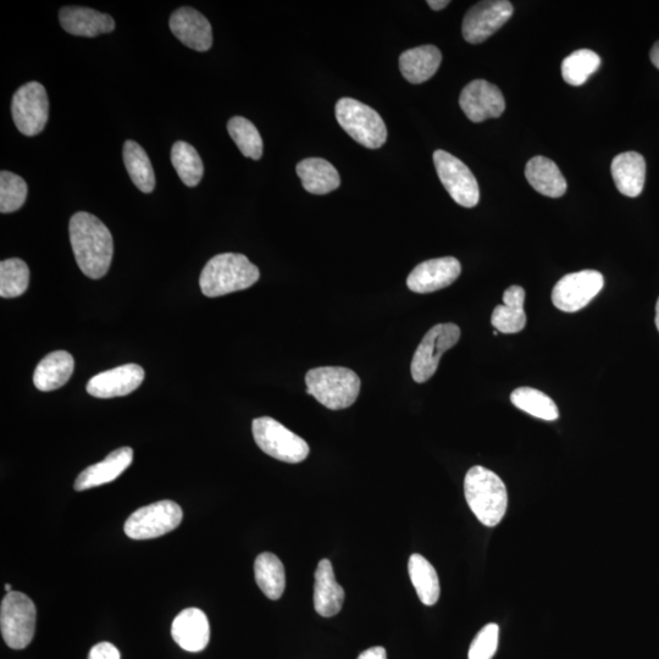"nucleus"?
I'll return each instance as SVG.
<instances>
[{
    "mask_svg": "<svg viewBox=\"0 0 659 659\" xmlns=\"http://www.w3.org/2000/svg\"><path fill=\"white\" fill-rule=\"evenodd\" d=\"M145 380V370L137 364H126L104 371L88 381L87 392L96 398L124 397L136 391Z\"/></svg>",
    "mask_w": 659,
    "mask_h": 659,
    "instance_id": "nucleus-16",
    "label": "nucleus"
},
{
    "mask_svg": "<svg viewBox=\"0 0 659 659\" xmlns=\"http://www.w3.org/2000/svg\"><path fill=\"white\" fill-rule=\"evenodd\" d=\"M259 269L240 253H223L209 260L199 286L204 296L215 298L243 291L256 284Z\"/></svg>",
    "mask_w": 659,
    "mask_h": 659,
    "instance_id": "nucleus-2",
    "label": "nucleus"
},
{
    "mask_svg": "<svg viewBox=\"0 0 659 659\" xmlns=\"http://www.w3.org/2000/svg\"><path fill=\"white\" fill-rule=\"evenodd\" d=\"M74 357L66 351H55L44 357L33 374L38 390L49 392L60 389L74 374Z\"/></svg>",
    "mask_w": 659,
    "mask_h": 659,
    "instance_id": "nucleus-24",
    "label": "nucleus"
},
{
    "mask_svg": "<svg viewBox=\"0 0 659 659\" xmlns=\"http://www.w3.org/2000/svg\"><path fill=\"white\" fill-rule=\"evenodd\" d=\"M257 585L270 600H279L284 595L286 575L284 564L273 553L265 552L254 562Z\"/></svg>",
    "mask_w": 659,
    "mask_h": 659,
    "instance_id": "nucleus-29",
    "label": "nucleus"
},
{
    "mask_svg": "<svg viewBox=\"0 0 659 659\" xmlns=\"http://www.w3.org/2000/svg\"><path fill=\"white\" fill-rule=\"evenodd\" d=\"M171 635L182 650L203 651L210 639V625L206 613L198 608L185 609L175 618Z\"/></svg>",
    "mask_w": 659,
    "mask_h": 659,
    "instance_id": "nucleus-18",
    "label": "nucleus"
},
{
    "mask_svg": "<svg viewBox=\"0 0 659 659\" xmlns=\"http://www.w3.org/2000/svg\"><path fill=\"white\" fill-rule=\"evenodd\" d=\"M30 284V269L24 260L11 258L0 263V296L16 298L24 295Z\"/></svg>",
    "mask_w": 659,
    "mask_h": 659,
    "instance_id": "nucleus-35",
    "label": "nucleus"
},
{
    "mask_svg": "<svg viewBox=\"0 0 659 659\" xmlns=\"http://www.w3.org/2000/svg\"><path fill=\"white\" fill-rule=\"evenodd\" d=\"M603 285L605 278L596 270L568 274L553 287L552 302L562 312H579L601 292Z\"/></svg>",
    "mask_w": 659,
    "mask_h": 659,
    "instance_id": "nucleus-12",
    "label": "nucleus"
},
{
    "mask_svg": "<svg viewBox=\"0 0 659 659\" xmlns=\"http://www.w3.org/2000/svg\"><path fill=\"white\" fill-rule=\"evenodd\" d=\"M124 162L127 173L138 190L151 193L155 188V175L151 159L135 141H126L124 145Z\"/></svg>",
    "mask_w": 659,
    "mask_h": 659,
    "instance_id": "nucleus-30",
    "label": "nucleus"
},
{
    "mask_svg": "<svg viewBox=\"0 0 659 659\" xmlns=\"http://www.w3.org/2000/svg\"><path fill=\"white\" fill-rule=\"evenodd\" d=\"M296 171L304 190L313 195H328L341 185L339 171L325 159H304L297 164Z\"/></svg>",
    "mask_w": 659,
    "mask_h": 659,
    "instance_id": "nucleus-25",
    "label": "nucleus"
},
{
    "mask_svg": "<svg viewBox=\"0 0 659 659\" xmlns=\"http://www.w3.org/2000/svg\"><path fill=\"white\" fill-rule=\"evenodd\" d=\"M0 630L10 649L24 650L36 630V606L29 596L11 591L0 606Z\"/></svg>",
    "mask_w": 659,
    "mask_h": 659,
    "instance_id": "nucleus-6",
    "label": "nucleus"
},
{
    "mask_svg": "<svg viewBox=\"0 0 659 659\" xmlns=\"http://www.w3.org/2000/svg\"><path fill=\"white\" fill-rule=\"evenodd\" d=\"M26 197V181L10 171H2L0 173V212L3 214L18 212L24 206Z\"/></svg>",
    "mask_w": 659,
    "mask_h": 659,
    "instance_id": "nucleus-36",
    "label": "nucleus"
},
{
    "mask_svg": "<svg viewBox=\"0 0 659 659\" xmlns=\"http://www.w3.org/2000/svg\"><path fill=\"white\" fill-rule=\"evenodd\" d=\"M60 25L70 35L97 37L115 30V21L108 14L82 7H65L59 13Z\"/></svg>",
    "mask_w": 659,
    "mask_h": 659,
    "instance_id": "nucleus-20",
    "label": "nucleus"
},
{
    "mask_svg": "<svg viewBox=\"0 0 659 659\" xmlns=\"http://www.w3.org/2000/svg\"><path fill=\"white\" fill-rule=\"evenodd\" d=\"M70 242L76 263L87 278L98 280L108 273L114 254L113 236L94 215L79 212L70 220Z\"/></svg>",
    "mask_w": 659,
    "mask_h": 659,
    "instance_id": "nucleus-1",
    "label": "nucleus"
},
{
    "mask_svg": "<svg viewBox=\"0 0 659 659\" xmlns=\"http://www.w3.org/2000/svg\"><path fill=\"white\" fill-rule=\"evenodd\" d=\"M436 173L453 201L464 208H474L480 201L478 181L462 160L441 151L434 153Z\"/></svg>",
    "mask_w": 659,
    "mask_h": 659,
    "instance_id": "nucleus-11",
    "label": "nucleus"
},
{
    "mask_svg": "<svg viewBox=\"0 0 659 659\" xmlns=\"http://www.w3.org/2000/svg\"><path fill=\"white\" fill-rule=\"evenodd\" d=\"M656 326L659 331V298L657 301V306H656Z\"/></svg>",
    "mask_w": 659,
    "mask_h": 659,
    "instance_id": "nucleus-42",
    "label": "nucleus"
},
{
    "mask_svg": "<svg viewBox=\"0 0 659 659\" xmlns=\"http://www.w3.org/2000/svg\"><path fill=\"white\" fill-rule=\"evenodd\" d=\"M252 431L260 450L278 461L297 464L309 456L308 443L278 420L270 417L254 419Z\"/></svg>",
    "mask_w": 659,
    "mask_h": 659,
    "instance_id": "nucleus-7",
    "label": "nucleus"
},
{
    "mask_svg": "<svg viewBox=\"0 0 659 659\" xmlns=\"http://www.w3.org/2000/svg\"><path fill=\"white\" fill-rule=\"evenodd\" d=\"M358 659H387V653L384 647H371V649L361 653Z\"/></svg>",
    "mask_w": 659,
    "mask_h": 659,
    "instance_id": "nucleus-39",
    "label": "nucleus"
},
{
    "mask_svg": "<svg viewBox=\"0 0 659 659\" xmlns=\"http://www.w3.org/2000/svg\"><path fill=\"white\" fill-rule=\"evenodd\" d=\"M441 62L440 49L426 44L403 52L400 57V70L404 79L413 85H420L437 73Z\"/></svg>",
    "mask_w": 659,
    "mask_h": 659,
    "instance_id": "nucleus-23",
    "label": "nucleus"
},
{
    "mask_svg": "<svg viewBox=\"0 0 659 659\" xmlns=\"http://www.w3.org/2000/svg\"><path fill=\"white\" fill-rule=\"evenodd\" d=\"M601 66V58L590 49H580L569 55L562 63L563 80L570 86H581Z\"/></svg>",
    "mask_w": 659,
    "mask_h": 659,
    "instance_id": "nucleus-33",
    "label": "nucleus"
},
{
    "mask_svg": "<svg viewBox=\"0 0 659 659\" xmlns=\"http://www.w3.org/2000/svg\"><path fill=\"white\" fill-rule=\"evenodd\" d=\"M11 114L22 135L29 137L40 135L49 118L46 88L36 81L25 83L14 93Z\"/></svg>",
    "mask_w": 659,
    "mask_h": 659,
    "instance_id": "nucleus-10",
    "label": "nucleus"
},
{
    "mask_svg": "<svg viewBox=\"0 0 659 659\" xmlns=\"http://www.w3.org/2000/svg\"><path fill=\"white\" fill-rule=\"evenodd\" d=\"M184 518V512L173 501H160L137 509L125 523V534L132 540H151L171 533Z\"/></svg>",
    "mask_w": 659,
    "mask_h": 659,
    "instance_id": "nucleus-8",
    "label": "nucleus"
},
{
    "mask_svg": "<svg viewBox=\"0 0 659 659\" xmlns=\"http://www.w3.org/2000/svg\"><path fill=\"white\" fill-rule=\"evenodd\" d=\"M337 123L359 145L378 149L385 145L387 129L376 110L353 98H342L335 108Z\"/></svg>",
    "mask_w": 659,
    "mask_h": 659,
    "instance_id": "nucleus-5",
    "label": "nucleus"
},
{
    "mask_svg": "<svg viewBox=\"0 0 659 659\" xmlns=\"http://www.w3.org/2000/svg\"><path fill=\"white\" fill-rule=\"evenodd\" d=\"M525 291L523 287L511 286L503 295V304L492 313L491 324L502 334H517L524 330L526 314L524 312Z\"/></svg>",
    "mask_w": 659,
    "mask_h": 659,
    "instance_id": "nucleus-27",
    "label": "nucleus"
},
{
    "mask_svg": "<svg viewBox=\"0 0 659 659\" xmlns=\"http://www.w3.org/2000/svg\"><path fill=\"white\" fill-rule=\"evenodd\" d=\"M494 335H495V336L498 335V331H497V330L494 331Z\"/></svg>",
    "mask_w": 659,
    "mask_h": 659,
    "instance_id": "nucleus-44",
    "label": "nucleus"
},
{
    "mask_svg": "<svg viewBox=\"0 0 659 659\" xmlns=\"http://www.w3.org/2000/svg\"><path fill=\"white\" fill-rule=\"evenodd\" d=\"M614 184L622 195L635 198L641 195L646 180L645 158L638 152L617 155L612 162Z\"/></svg>",
    "mask_w": 659,
    "mask_h": 659,
    "instance_id": "nucleus-22",
    "label": "nucleus"
},
{
    "mask_svg": "<svg viewBox=\"0 0 659 659\" xmlns=\"http://www.w3.org/2000/svg\"><path fill=\"white\" fill-rule=\"evenodd\" d=\"M526 180L546 197L559 198L567 192V181L558 165L546 157L531 158L525 168Z\"/></svg>",
    "mask_w": 659,
    "mask_h": 659,
    "instance_id": "nucleus-26",
    "label": "nucleus"
},
{
    "mask_svg": "<svg viewBox=\"0 0 659 659\" xmlns=\"http://www.w3.org/2000/svg\"><path fill=\"white\" fill-rule=\"evenodd\" d=\"M227 131L240 152L247 158L259 160L263 155V140L256 126L243 116H235L227 123Z\"/></svg>",
    "mask_w": 659,
    "mask_h": 659,
    "instance_id": "nucleus-34",
    "label": "nucleus"
},
{
    "mask_svg": "<svg viewBox=\"0 0 659 659\" xmlns=\"http://www.w3.org/2000/svg\"><path fill=\"white\" fill-rule=\"evenodd\" d=\"M88 659H121L120 652L113 644L101 642L93 646Z\"/></svg>",
    "mask_w": 659,
    "mask_h": 659,
    "instance_id": "nucleus-38",
    "label": "nucleus"
},
{
    "mask_svg": "<svg viewBox=\"0 0 659 659\" xmlns=\"http://www.w3.org/2000/svg\"><path fill=\"white\" fill-rule=\"evenodd\" d=\"M459 105L470 121L479 124L487 119H496L505 113L506 101L494 83L475 80L463 88Z\"/></svg>",
    "mask_w": 659,
    "mask_h": 659,
    "instance_id": "nucleus-14",
    "label": "nucleus"
},
{
    "mask_svg": "<svg viewBox=\"0 0 659 659\" xmlns=\"http://www.w3.org/2000/svg\"><path fill=\"white\" fill-rule=\"evenodd\" d=\"M307 393L331 411L351 407L361 392V379L343 367H320L306 375Z\"/></svg>",
    "mask_w": 659,
    "mask_h": 659,
    "instance_id": "nucleus-4",
    "label": "nucleus"
},
{
    "mask_svg": "<svg viewBox=\"0 0 659 659\" xmlns=\"http://www.w3.org/2000/svg\"><path fill=\"white\" fill-rule=\"evenodd\" d=\"M464 495L475 517L486 526L501 523L507 512V487L500 476L476 465L464 479Z\"/></svg>",
    "mask_w": 659,
    "mask_h": 659,
    "instance_id": "nucleus-3",
    "label": "nucleus"
},
{
    "mask_svg": "<svg viewBox=\"0 0 659 659\" xmlns=\"http://www.w3.org/2000/svg\"><path fill=\"white\" fill-rule=\"evenodd\" d=\"M461 339V329L456 324H439L426 332L414 353L411 371L412 378L418 384L433 378L441 361V357Z\"/></svg>",
    "mask_w": 659,
    "mask_h": 659,
    "instance_id": "nucleus-9",
    "label": "nucleus"
},
{
    "mask_svg": "<svg viewBox=\"0 0 659 659\" xmlns=\"http://www.w3.org/2000/svg\"><path fill=\"white\" fill-rule=\"evenodd\" d=\"M462 265L453 257L425 260L412 270L407 279L408 289L415 293H431L446 289L459 278Z\"/></svg>",
    "mask_w": 659,
    "mask_h": 659,
    "instance_id": "nucleus-15",
    "label": "nucleus"
},
{
    "mask_svg": "<svg viewBox=\"0 0 659 659\" xmlns=\"http://www.w3.org/2000/svg\"><path fill=\"white\" fill-rule=\"evenodd\" d=\"M409 577L420 601L426 606H434L439 601L441 589L439 575L433 564L422 555H412L408 563Z\"/></svg>",
    "mask_w": 659,
    "mask_h": 659,
    "instance_id": "nucleus-28",
    "label": "nucleus"
},
{
    "mask_svg": "<svg viewBox=\"0 0 659 659\" xmlns=\"http://www.w3.org/2000/svg\"><path fill=\"white\" fill-rule=\"evenodd\" d=\"M134 462V451L130 447H121L109 454L103 462L91 465L77 476L76 491H85L93 487L112 483L119 478Z\"/></svg>",
    "mask_w": 659,
    "mask_h": 659,
    "instance_id": "nucleus-19",
    "label": "nucleus"
},
{
    "mask_svg": "<svg viewBox=\"0 0 659 659\" xmlns=\"http://www.w3.org/2000/svg\"><path fill=\"white\" fill-rule=\"evenodd\" d=\"M513 5L507 0H489L474 5L465 14L462 33L470 44L483 43L512 18Z\"/></svg>",
    "mask_w": 659,
    "mask_h": 659,
    "instance_id": "nucleus-13",
    "label": "nucleus"
},
{
    "mask_svg": "<svg viewBox=\"0 0 659 659\" xmlns=\"http://www.w3.org/2000/svg\"><path fill=\"white\" fill-rule=\"evenodd\" d=\"M428 5L431 9L439 11L450 5V2L448 0H429Z\"/></svg>",
    "mask_w": 659,
    "mask_h": 659,
    "instance_id": "nucleus-40",
    "label": "nucleus"
},
{
    "mask_svg": "<svg viewBox=\"0 0 659 659\" xmlns=\"http://www.w3.org/2000/svg\"><path fill=\"white\" fill-rule=\"evenodd\" d=\"M650 58L652 64L655 65L657 69H659V42H657L655 46L652 47Z\"/></svg>",
    "mask_w": 659,
    "mask_h": 659,
    "instance_id": "nucleus-41",
    "label": "nucleus"
},
{
    "mask_svg": "<svg viewBox=\"0 0 659 659\" xmlns=\"http://www.w3.org/2000/svg\"><path fill=\"white\" fill-rule=\"evenodd\" d=\"M5 590H7V592H11L10 584L5 585Z\"/></svg>",
    "mask_w": 659,
    "mask_h": 659,
    "instance_id": "nucleus-43",
    "label": "nucleus"
},
{
    "mask_svg": "<svg viewBox=\"0 0 659 659\" xmlns=\"http://www.w3.org/2000/svg\"><path fill=\"white\" fill-rule=\"evenodd\" d=\"M171 163L177 175L188 187H196L201 182L204 166L196 148L190 143L179 141L171 149Z\"/></svg>",
    "mask_w": 659,
    "mask_h": 659,
    "instance_id": "nucleus-32",
    "label": "nucleus"
},
{
    "mask_svg": "<svg viewBox=\"0 0 659 659\" xmlns=\"http://www.w3.org/2000/svg\"><path fill=\"white\" fill-rule=\"evenodd\" d=\"M170 30L177 40L197 52H207L213 46L212 25L196 9H177L170 18Z\"/></svg>",
    "mask_w": 659,
    "mask_h": 659,
    "instance_id": "nucleus-17",
    "label": "nucleus"
},
{
    "mask_svg": "<svg viewBox=\"0 0 659 659\" xmlns=\"http://www.w3.org/2000/svg\"><path fill=\"white\" fill-rule=\"evenodd\" d=\"M515 407L535 418L553 422L559 417L558 407L546 393L531 387H519L511 395Z\"/></svg>",
    "mask_w": 659,
    "mask_h": 659,
    "instance_id": "nucleus-31",
    "label": "nucleus"
},
{
    "mask_svg": "<svg viewBox=\"0 0 659 659\" xmlns=\"http://www.w3.org/2000/svg\"><path fill=\"white\" fill-rule=\"evenodd\" d=\"M500 640V627L497 624H487L481 629L470 645L469 659H492L495 656Z\"/></svg>",
    "mask_w": 659,
    "mask_h": 659,
    "instance_id": "nucleus-37",
    "label": "nucleus"
},
{
    "mask_svg": "<svg viewBox=\"0 0 659 659\" xmlns=\"http://www.w3.org/2000/svg\"><path fill=\"white\" fill-rule=\"evenodd\" d=\"M345 590L337 583L329 559H323L315 572L314 607L321 617L330 618L341 612Z\"/></svg>",
    "mask_w": 659,
    "mask_h": 659,
    "instance_id": "nucleus-21",
    "label": "nucleus"
}]
</instances>
